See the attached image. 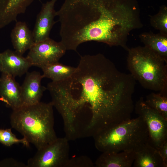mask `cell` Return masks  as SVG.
<instances>
[{"label":"cell","instance_id":"1","mask_svg":"<svg viewBox=\"0 0 167 167\" xmlns=\"http://www.w3.org/2000/svg\"><path fill=\"white\" fill-rule=\"evenodd\" d=\"M136 80L103 54L81 56L75 72L49 83L54 106L70 127L90 125L88 137L131 119Z\"/></svg>","mask_w":167,"mask_h":167},{"label":"cell","instance_id":"2","mask_svg":"<svg viewBox=\"0 0 167 167\" xmlns=\"http://www.w3.org/2000/svg\"><path fill=\"white\" fill-rule=\"evenodd\" d=\"M56 14L66 50L96 41L127 51L130 33L143 26L136 0H64Z\"/></svg>","mask_w":167,"mask_h":167},{"label":"cell","instance_id":"3","mask_svg":"<svg viewBox=\"0 0 167 167\" xmlns=\"http://www.w3.org/2000/svg\"><path fill=\"white\" fill-rule=\"evenodd\" d=\"M53 107L51 102H40L13 110L10 117L11 126L39 149L58 138L54 128Z\"/></svg>","mask_w":167,"mask_h":167},{"label":"cell","instance_id":"4","mask_svg":"<svg viewBox=\"0 0 167 167\" xmlns=\"http://www.w3.org/2000/svg\"><path fill=\"white\" fill-rule=\"evenodd\" d=\"M128 70L145 89L167 94V63L144 46L129 48Z\"/></svg>","mask_w":167,"mask_h":167},{"label":"cell","instance_id":"5","mask_svg":"<svg viewBox=\"0 0 167 167\" xmlns=\"http://www.w3.org/2000/svg\"><path fill=\"white\" fill-rule=\"evenodd\" d=\"M147 125L139 116L105 130L93 137L96 148L101 152L135 151L148 141Z\"/></svg>","mask_w":167,"mask_h":167},{"label":"cell","instance_id":"6","mask_svg":"<svg viewBox=\"0 0 167 167\" xmlns=\"http://www.w3.org/2000/svg\"><path fill=\"white\" fill-rule=\"evenodd\" d=\"M69 141L65 137L57 138L37 149L28 160L27 167H65L70 158Z\"/></svg>","mask_w":167,"mask_h":167},{"label":"cell","instance_id":"7","mask_svg":"<svg viewBox=\"0 0 167 167\" xmlns=\"http://www.w3.org/2000/svg\"><path fill=\"white\" fill-rule=\"evenodd\" d=\"M135 113L142 118L148 129V142L158 149L167 140V119L148 106L141 97L134 107Z\"/></svg>","mask_w":167,"mask_h":167},{"label":"cell","instance_id":"8","mask_svg":"<svg viewBox=\"0 0 167 167\" xmlns=\"http://www.w3.org/2000/svg\"><path fill=\"white\" fill-rule=\"evenodd\" d=\"M66 50L60 41L57 42L49 37L35 43L26 57L32 66L40 67L58 62Z\"/></svg>","mask_w":167,"mask_h":167},{"label":"cell","instance_id":"9","mask_svg":"<svg viewBox=\"0 0 167 167\" xmlns=\"http://www.w3.org/2000/svg\"><path fill=\"white\" fill-rule=\"evenodd\" d=\"M57 0H50L43 3L38 14L35 25L32 31L35 43L49 38V35L56 16L54 5Z\"/></svg>","mask_w":167,"mask_h":167},{"label":"cell","instance_id":"10","mask_svg":"<svg viewBox=\"0 0 167 167\" xmlns=\"http://www.w3.org/2000/svg\"><path fill=\"white\" fill-rule=\"evenodd\" d=\"M26 74L21 86L22 106L34 105L41 102L43 92L47 88L41 84L43 77L39 72L34 71Z\"/></svg>","mask_w":167,"mask_h":167},{"label":"cell","instance_id":"11","mask_svg":"<svg viewBox=\"0 0 167 167\" xmlns=\"http://www.w3.org/2000/svg\"><path fill=\"white\" fill-rule=\"evenodd\" d=\"M0 58L1 72L15 78L26 73L32 66L26 57L9 49L0 53Z\"/></svg>","mask_w":167,"mask_h":167},{"label":"cell","instance_id":"12","mask_svg":"<svg viewBox=\"0 0 167 167\" xmlns=\"http://www.w3.org/2000/svg\"><path fill=\"white\" fill-rule=\"evenodd\" d=\"M0 96L13 110L22 106L21 86L15 77L3 73L0 77Z\"/></svg>","mask_w":167,"mask_h":167},{"label":"cell","instance_id":"13","mask_svg":"<svg viewBox=\"0 0 167 167\" xmlns=\"http://www.w3.org/2000/svg\"><path fill=\"white\" fill-rule=\"evenodd\" d=\"M36 0H0V29L13 21L19 14L24 13Z\"/></svg>","mask_w":167,"mask_h":167},{"label":"cell","instance_id":"14","mask_svg":"<svg viewBox=\"0 0 167 167\" xmlns=\"http://www.w3.org/2000/svg\"><path fill=\"white\" fill-rule=\"evenodd\" d=\"M134 167H167L158 150L148 142L135 150Z\"/></svg>","mask_w":167,"mask_h":167},{"label":"cell","instance_id":"15","mask_svg":"<svg viewBox=\"0 0 167 167\" xmlns=\"http://www.w3.org/2000/svg\"><path fill=\"white\" fill-rule=\"evenodd\" d=\"M135 158L134 150L119 152H105L94 162L96 167H131Z\"/></svg>","mask_w":167,"mask_h":167},{"label":"cell","instance_id":"16","mask_svg":"<svg viewBox=\"0 0 167 167\" xmlns=\"http://www.w3.org/2000/svg\"><path fill=\"white\" fill-rule=\"evenodd\" d=\"M10 36L15 51L22 55L35 43L32 32L25 22L17 21Z\"/></svg>","mask_w":167,"mask_h":167},{"label":"cell","instance_id":"17","mask_svg":"<svg viewBox=\"0 0 167 167\" xmlns=\"http://www.w3.org/2000/svg\"><path fill=\"white\" fill-rule=\"evenodd\" d=\"M145 47L164 60L167 63V35L160 32H144L139 36Z\"/></svg>","mask_w":167,"mask_h":167},{"label":"cell","instance_id":"18","mask_svg":"<svg viewBox=\"0 0 167 167\" xmlns=\"http://www.w3.org/2000/svg\"><path fill=\"white\" fill-rule=\"evenodd\" d=\"M43 78L52 80L53 82H58L65 80L71 77L75 71L76 67L66 65L58 62L42 66Z\"/></svg>","mask_w":167,"mask_h":167},{"label":"cell","instance_id":"19","mask_svg":"<svg viewBox=\"0 0 167 167\" xmlns=\"http://www.w3.org/2000/svg\"><path fill=\"white\" fill-rule=\"evenodd\" d=\"M145 102L167 119V94L152 92L146 96Z\"/></svg>","mask_w":167,"mask_h":167},{"label":"cell","instance_id":"20","mask_svg":"<svg viewBox=\"0 0 167 167\" xmlns=\"http://www.w3.org/2000/svg\"><path fill=\"white\" fill-rule=\"evenodd\" d=\"M151 26L159 32L167 35V8L166 6H161L158 12L150 16Z\"/></svg>","mask_w":167,"mask_h":167},{"label":"cell","instance_id":"21","mask_svg":"<svg viewBox=\"0 0 167 167\" xmlns=\"http://www.w3.org/2000/svg\"><path fill=\"white\" fill-rule=\"evenodd\" d=\"M0 142L4 145L10 146L15 144L21 143L26 146H29V143L23 137L19 139L12 132L11 128L0 129Z\"/></svg>","mask_w":167,"mask_h":167},{"label":"cell","instance_id":"22","mask_svg":"<svg viewBox=\"0 0 167 167\" xmlns=\"http://www.w3.org/2000/svg\"><path fill=\"white\" fill-rule=\"evenodd\" d=\"M93 163L91 158L86 156H80L69 158L65 167H93Z\"/></svg>","mask_w":167,"mask_h":167},{"label":"cell","instance_id":"23","mask_svg":"<svg viewBox=\"0 0 167 167\" xmlns=\"http://www.w3.org/2000/svg\"><path fill=\"white\" fill-rule=\"evenodd\" d=\"M0 166L27 167V165L13 158H8L0 162Z\"/></svg>","mask_w":167,"mask_h":167},{"label":"cell","instance_id":"24","mask_svg":"<svg viewBox=\"0 0 167 167\" xmlns=\"http://www.w3.org/2000/svg\"><path fill=\"white\" fill-rule=\"evenodd\" d=\"M157 150L165 164L167 166V140Z\"/></svg>","mask_w":167,"mask_h":167},{"label":"cell","instance_id":"25","mask_svg":"<svg viewBox=\"0 0 167 167\" xmlns=\"http://www.w3.org/2000/svg\"><path fill=\"white\" fill-rule=\"evenodd\" d=\"M1 61L0 58V72H1Z\"/></svg>","mask_w":167,"mask_h":167},{"label":"cell","instance_id":"26","mask_svg":"<svg viewBox=\"0 0 167 167\" xmlns=\"http://www.w3.org/2000/svg\"><path fill=\"white\" fill-rule=\"evenodd\" d=\"M0 101H3V98L1 97H0Z\"/></svg>","mask_w":167,"mask_h":167}]
</instances>
